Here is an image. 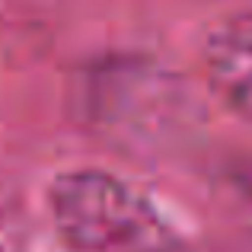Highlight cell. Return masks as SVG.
<instances>
[{"label":"cell","instance_id":"cell-1","mask_svg":"<svg viewBox=\"0 0 252 252\" xmlns=\"http://www.w3.org/2000/svg\"><path fill=\"white\" fill-rule=\"evenodd\" d=\"M74 99L93 134L141 154L179 144L195 115V99L182 77L144 55L93 61L80 74Z\"/></svg>","mask_w":252,"mask_h":252},{"label":"cell","instance_id":"cell-2","mask_svg":"<svg viewBox=\"0 0 252 252\" xmlns=\"http://www.w3.org/2000/svg\"><path fill=\"white\" fill-rule=\"evenodd\" d=\"M48 217L74 252H176L160 204L109 169H67L48 185Z\"/></svg>","mask_w":252,"mask_h":252},{"label":"cell","instance_id":"cell-3","mask_svg":"<svg viewBox=\"0 0 252 252\" xmlns=\"http://www.w3.org/2000/svg\"><path fill=\"white\" fill-rule=\"evenodd\" d=\"M204 83L233 115L252 125V16L220 23L204 42Z\"/></svg>","mask_w":252,"mask_h":252},{"label":"cell","instance_id":"cell-4","mask_svg":"<svg viewBox=\"0 0 252 252\" xmlns=\"http://www.w3.org/2000/svg\"><path fill=\"white\" fill-rule=\"evenodd\" d=\"M58 23L61 0H0V48L19 61L38 58L51 48Z\"/></svg>","mask_w":252,"mask_h":252},{"label":"cell","instance_id":"cell-5","mask_svg":"<svg viewBox=\"0 0 252 252\" xmlns=\"http://www.w3.org/2000/svg\"><path fill=\"white\" fill-rule=\"evenodd\" d=\"M32 223L23 195L10 179L0 176V252H29Z\"/></svg>","mask_w":252,"mask_h":252}]
</instances>
